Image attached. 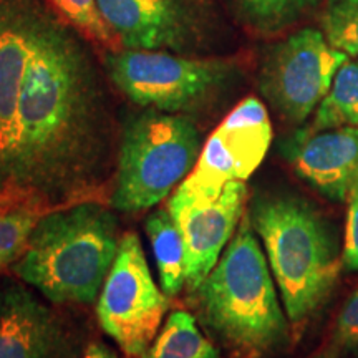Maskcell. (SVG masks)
Masks as SVG:
<instances>
[{
	"label": "cell",
	"mask_w": 358,
	"mask_h": 358,
	"mask_svg": "<svg viewBox=\"0 0 358 358\" xmlns=\"http://www.w3.org/2000/svg\"><path fill=\"white\" fill-rule=\"evenodd\" d=\"M232 8L249 29L275 34L301 19L308 0H229Z\"/></svg>",
	"instance_id": "cell-19"
},
{
	"label": "cell",
	"mask_w": 358,
	"mask_h": 358,
	"mask_svg": "<svg viewBox=\"0 0 358 358\" xmlns=\"http://www.w3.org/2000/svg\"><path fill=\"white\" fill-rule=\"evenodd\" d=\"M295 173L325 198L347 201L358 182V128L301 129L284 145Z\"/></svg>",
	"instance_id": "cell-14"
},
{
	"label": "cell",
	"mask_w": 358,
	"mask_h": 358,
	"mask_svg": "<svg viewBox=\"0 0 358 358\" xmlns=\"http://www.w3.org/2000/svg\"><path fill=\"white\" fill-rule=\"evenodd\" d=\"M50 211L38 201L0 194V271L24 256L38 221Z\"/></svg>",
	"instance_id": "cell-16"
},
{
	"label": "cell",
	"mask_w": 358,
	"mask_h": 358,
	"mask_svg": "<svg viewBox=\"0 0 358 358\" xmlns=\"http://www.w3.org/2000/svg\"><path fill=\"white\" fill-rule=\"evenodd\" d=\"M118 219L96 203L47 213L27 250L12 266L15 275L53 303H92L118 252Z\"/></svg>",
	"instance_id": "cell-3"
},
{
	"label": "cell",
	"mask_w": 358,
	"mask_h": 358,
	"mask_svg": "<svg viewBox=\"0 0 358 358\" xmlns=\"http://www.w3.org/2000/svg\"><path fill=\"white\" fill-rule=\"evenodd\" d=\"M106 156L108 111L100 71L73 27L43 6L0 194L62 208L100 182Z\"/></svg>",
	"instance_id": "cell-1"
},
{
	"label": "cell",
	"mask_w": 358,
	"mask_h": 358,
	"mask_svg": "<svg viewBox=\"0 0 358 358\" xmlns=\"http://www.w3.org/2000/svg\"><path fill=\"white\" fill-rule=\"evenodd\" d=\"M334 338L338 347L358 348V289L338 313Z\"/></svg>",
	"instance_id": "cell-23"
},
{
	"label": "cell",
	"mask_w": 358,
	"mask_h": 358,
	"mask_svg": "<svg viewBox=\"0 0 358 358\" xmlns=\"http://www.w3.org/2000/svg\"><path fill=\"white\" fill-rule=\"evenodd\" d=\"M43 3L0 0V187L17 138L19 105Z\"/></svg>",
	"instance_id": "cell-13"
},
{
	"label": "cell",
	"mask_w": 358,
	"mask_h": 358,
	"mask_svg": "<svg viewBox=\"0 0 358 358\" xmlns=\"http://www.w3.org/2000/svg\"><path fill=\"white\" fill-rule=\"evenodd\" d=\"M189 294L203 324L241 357L259 358L287 338V319L249 216H243L221 259Z\"/></svg>",
	"instance_id": "cell-2"
},
{
	"label": "cell",
	"mask_w": 358,
	"mask_h": 358,
	"mask_svg": "<svg viewBox=\"0 0 358 358\" xmlns=\"http://www.w3.org/2000/svg\"><path fill=\"white\" fill-rule=\"evenodd\" d=\"M52 10L73 27L80 35L103 45L108 50H120L118 40L103 19L98 0H47Z\"/></svg>",
	"instance_id": "cell-20"
},
{
	"label": "cell",
	"mask_w": 358,
	"mask_h": 358,
	"mask_svg": "<svg viewBox=\"0 0 358 358\" xmlns=\"http://www.w3.org/2000/svg\"><path fill=\"white\" fill-rule=\"evenodd\" d=\"M73 329L15 280L0 285V358H78Z\"/></svg>",
	"instance_id": "cell-12"
},
{
	"label": "cell",
	"mask_w": 358,
	"mask_h": 358,
	"mask_svg": "<svg viewBox=\"0 0 358 358\" xmlns=\"http://www.w3.org/2000/svg\"><path fill=\"white\" fill-rule=\"evenodd\" d=\"M272 136L264 103L245 98L211 133L189 176L176 191L194 201L219 198L227 182H245L252 176L266 158Z\"/></svg>",
	"instance_id": "cell-9"
},
{
	"label": "cell",
	"mask_w": 358,
	"mask_h": 358,
	"mask_svg": "<svg viewBox=\"0 0 358 358\" xmlns=\"http://www.w3.org/2000/svg\"><path fill=\"white\" fill-rule=\"evenodd\" d=\"M166 297L155 284L140 237L124 232L98 299L101 329L128 357H143L166 315Z\"/></svg>",
	"instance_id": "cell-7"
},
{
	"label": "cell",
	"mask_w": 358,
	"mask_h": 358,
	"mask_svg": "<svg viewBox=\"0 0 358 358\" xmlns=\"http://www.w3.org/2000/svg\"><path fill=\"white\" fill-rule=\"evenodd\" d=\"M82 358H118V355L110 347H106L105 343L93 342L87 347Z\"/></svg>",
	"instance_id": "cell-24"
},
{
	"label": "cell",
	"mask_w": 358,
	"mask_h": 358,
	"mask_svg": "<svg viewBox=\"0 0 358 358\" xmlns=\"http://www.w3.org/2000/svg\"><path fill=\"white\" fill-rule=\"evenodd\" d=\"M342 264L347 271L358 272V182L347 196V224Z\"/></svg>",
	"instance_id": "cell-22"
},
{
	"label": "cell",
	"mask_w": 358,
	"mask_h": 358,
	"mask_svg": "<svg viewBox=\"0 0 358 358\" xmlns=\"http://www.w3.org/2000/svg\"><path fill=\"white\" fill-rule=\"evenodd\" d=\"M347 60V53L327 42L322 30L302 29L268 48L259 88L282 118L301 124L324 100Z\"/></svg>",
	"instance_id": "cell-8"
},
{
	"label": "cell",
	"mask_w": 358,
	"mask_h": 358,
	"mask_svg": "<svg viewBox=\"0 0 358 358\" xmlns=\"http://www.w3.org/2000/svg\"><path fill=\"white\" fill-rule=\"evenodd\" d=\"M342 127L358 128V58L340 66L324 100L317 106L312 131Z\"/></svg>",
	"instance_id": "cell-18"
},
{
	"label": "cell",
	"mask_w": 358,
	"mask_h": 358,
	"mask_svg": "<svg viewBox=\"0 0 358 358\" xmlns=\"http://www.w3.org/2000/svg\"><path fill=\"white\" fill-rule=\"evenodd\" d=\"M111 83L145 108L187 115L203 108L234 77V64L164 50H111L105 55Z\"/></svg>",
	"instance_id": "cell-6"
},
{
	"label": "cell",
	"mask_w": 358,
	"mask_h": 358,
	"mask_svg": "<svg viewBox=\"0 0 358 358\" xmlns=\"http://www.w3.org/2000/svg\"><path fill=\"white\" fill-rule=\"evenodd\" d=\"M245 198L244 181L227 182L213 201H194L178 191L169 198L168 211L185 243V280L189 292L208 277L229 244L243 219Z\"/></svg>",
	"instance_id": "cell-11"
},
{
	"label": "cell",
	"mask_w": 358,
	"mask_h": 358,
	"mask_svg": "<svg viewBox=\"0 0 358 358\" xmlns=\"http://www.w3.org/2000/svg\"><path fill=\"white\" fill-rule=\"evenodd\" d=\"M249 219L289 320L301 324L329 297L343 266L334 232L315 208L287 192L257 196Z\"/></svg>",
	"instance_id": "cell-4"
},
{
	"label": "cell",
	"mask_w": 358,
	"mask_h": 358,
	"mask_svg": "<svg viewBox=\"0 0 358 358\" xmlns=\"http://www.w3.org/2000/svg\"><path fill=\"white\" fill-rule=\"evenodd\" d=\"M141 358H219V352L201 332L194 317L178 310L168 317Z\"/></svg>",
	"instance_id": "cell-17"
},
{
	"label": "cell",
	"mask_w": 358,
	"mask_h": 358,
	"mask_svg": "<svg viewBox=\"0 0 358 358\" xmlns=\"http://www.w3.org/2000/svg\"><path fill=\"white\" fill-rule=\"evenodd\" d=\"M146 234L158 266L161 290L174 297L181 292L185 280V243L171 213L158 209L146 217Z\"/></svg>",
	"instance_id": "cell-15"
},
{
	"label": "cell",
	"mask_w": 358,
	"mask_h": 358,
	"mask_svg": "<svg viewBox=\"0 0 358 358\" xmlns=\"http://www.w3.org/2000/svg\"><path fill=\"white\" fill-rule=\"evenodd\" d=\"M201 134L187 115L146 108L124 123L111 206L140 213L166 199L199 158Z\"/></svg>",
	"instance_id": "cell-5"
},
{
	"label": "cell",
	"mask_w": 358,
	"mask_h": 358,
	"mask_svg": "<svg viewBox=\"0 0 358 358\" xmlns=\"http://www.w3.org/2000/svg\"><path fill=\"white\" fill-rule=\"evenodd\" d=\"M322 34L334 48L358 57V0H327Z\"/></svg>",
	"instance_id": "cell-21"
},
{
	"label": "cell",
	"mask_w": 358,
	"mask_h": 358,
	"mask_svg": "<svg viewBox=\"0 0 358 358\" xmlns=\"http://www.w3.org/2000/svg\"><path fill=\"white\" fill-rule=\"evenodd\" d=\"M120 50L182 53L199 47L209 30L201 0H98Z\"/></svg>",
	"instance_id": "cell-10"
}]
</instances>
